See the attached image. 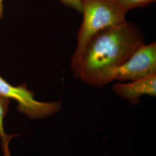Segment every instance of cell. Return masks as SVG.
Here are the masks:
<instances>
[{
    "mask_svg": "<svg viewBox=\"0 0 156 156\" xmlns=\"http://www.w3.org/2000/svg\"><path fill=\"white\" fill-rule=\"evenodd\" d=\"M145 41L140 28L127 20L104 28L90 38L78 56L71 58V70L88 86L102 88L111 82L114 71Z\"/></svg>",
    "mask_w": 156,
    "mask_h": 156,
    "instance_id": "6da1fadb",
    "label": "cell"
},
{
    "mask_svg": "<svg viewBox=\"0 0 156 156\" xmlns=\"http://www.w3.org/2000/svg\"><path fill=\"white\" fill-rule=\"evenodd\" d=\"M156 74V43L138 47L113 73L112 80H134Z\"/></svg>",
    "mask_w": 156,
    "mask_h": 156,
    "instance_id": "277c9868",
    "label": "cell"
},
{
    "mask_svg": "<svg viewBox=\"0 0 156 156\" xmlns=\"http://www.w3.org/2000/svg\"><path fill=\"white\" fill-rule=\"evenodd\" d=\"M127 13L115 0H83V19L77 34V45L71 58L79 55L94 34L126 22Z\"/></svg>",
    "mask_w": 156,
    "mask_h": 156,
    "instance_id": "7a4b0ae2",
    "label": "cell"
},
{
    "mask_svg": "<svg viewBox=\"0 0 156 156\" xmlns=\"http://www.w3.org/2000/svg\"><path fill=\"white\" fill-rule=\"evenodd\" d=\"M3 1L4 0H0V18L3 17V13H4Z\"/></svg>",
    "mask_w": 156,
    "mask_h": 156,
    "instance_id": "9c48e42d",
    "label": "cell"
},
{
    "mask_svg": "<svg viewBox=\"0 0 156 156\" xmlns=\"http://www.w3.org/2000/svg\"><path fill=\"white\" fill-rule=\"evenodd\" d=\"M62 4L67 7L82 13L83 0H59Z\"/></svg>",
    "mask_w": 156,
    "mask_h": 156,
    "instance_id": "ba28073f",
    "label": "cell"
},
{
    "mask_svg": "<svg viewBox=\"0 0 156 156\" xmlns=\"http://www.w3.org/2000/svg\"><path fill=\"white\" fill-rule=\"evenodd\" d=\"M112 89L119 97L128 101L132 106L140 104L142 96L156 95V74L131 80L129 83L117 82Z\"/></svg>",
    "mask_w": 156,
    "mask_h": 156,
    "instance_id": "5b68a950",
    "label": "cell"
},
{
    "mask_svg": "<svg viewBox=\"0 0 156 156\" xmlns=\"http://www.w3.org/2000/svg\"><path fill=\"white\" fill-rule=\"evenodd\" d=\"M10 105V99L0 95V138L4 156H11L8 145L13 138L18 136V134L7 135L4 128V121L8 112Z\"/></svg>",
    "mask_w": 156,
    "mask_h": 156,
    "instance_id": "8992f818",
    "label": "cell"
},
{
    "mask_svg": "<svg viewBox=\"0 0 156 156\" xmlns=\"http://www.w3.org/2000/svg\"></svg>",
    "mask_w": 156,
    "mask_h": 156,
    "instance_id": "30bf717a",
    "label": "cell"
},
{
    "mask_svg": "<svg viewBox=\"0 0 156 156\" xmlns=\"http://www.w3.org/2000/svg\"><path fill=\"white\" fill-rule=\"evenodd\" d=\"M124 10L128 12L131 9L148 5L156 0H115Z\"/></svg>",
    "mask_w": 156,
    "mask_h": 156,
    "instance_id": "52a82bcc",
    "label": "cell"
},
{
    "mask_svg": "<svg viewBox=\"0 0 156 156\" xmlns=\"http://www.w3.org/2000/svg\"><path fill=\"white\" fill-rule=\"evenodd\" d=\"M0 95L17 102V109L31 120L44 119L58 113L62 109L60 101L41 102L35 99L33 92L26 83L14 86L0 76Z\"/></svg>",
    "mask_w": 156,
    "mask_h": 156,
    "instance_id": "3957f363",
    "label": "cell"
}]
</instances>
